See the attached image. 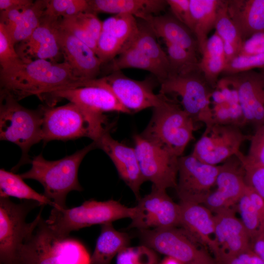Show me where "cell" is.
I'll use <instances>...</instances> for the list:
<instances>
[{"label":"cell","mask_w":264,"mask_h":264,"mask_svg":"<svg viewBox=\"0 0 264 264\" xmlns=\"http://www.w3.org/2000/svg\"><path fill=\"white\" fill-rule=\"evenodd\" d=\"M87 80L76 77L65 61H23L21 58L0 69V92L18 101L31 95H44L64 89L84 87Z\"/></svg>","instance_id":"obj_1"},{"label":"cell","mask_w":264,"mask_h":264,"mask_svg":"<svg viewBox=\"0 0 264 264\" xmlns=\"http://www.w3.org/2000/svg\"><path fill=\"white\" fill-rule=\"evenodd\" d=\"M96 148L97 144L93 141L72 154L53 161L47 160L40 154L31 160L30 169L20 176L23 179L39 182L44 188V195L54 202L55 208L66 209L67 194L83 190L78 181L79 168L85 155Z\"/></svg>","instance_id":"obj_2"},{"label":"cell","mask_w":264,"mask_h":264,"mask_svg":"<svg viewBox=\"0 0 264 264\" xmlns=\"http://www.w3.org/2000/svg\"><path fill=\"white\" fill-rule=\"evenodd\" d=\"M43 140L67 141L86 137L96 142L109 132L105 114L88 110L72 102L43 107Z\"/></svg>","instance_id":"obj_3"},{"label":"cell","mask_w":264,"mask_h":264,"mask_svg":"<svg viewBox=\"0 0 264 264\" xmlns=\"http://www.w3.org/2000/svg\"><path fill=\"white\" fill-rule=\"evenodd\" d=\"M195 129V122L180 104L166 96L153 108L151 119L140 135L179 157L194 138Z\"/></svg>","instance_id":"obj_4"},{"label":"cell","mask_w":264,"mask_h":264,"mask_svg":"<svg viewBox=\"0 0 264 264\" xmlns=\"http://www.w3.org/2000/svg\"><path fill=\"white\" fill-rule=\"evenodd\" d=\"M136 211V206L129 207L113 199L104 201L90 199L71 208H53L45 220L54 235L64 239L68 238L71 232L83 228L125 218L132 219Z\"/></svg>","instance_id":"obj_5"},{"label":"cell","mask_w":264,"mask_h":264,"mask_svg":"<svg viewBox=\"0 0 264 264\" xmlns=\"http://www.w3.org/2000/svg\"><path fill=\"white\" fill-rule=\"evenodd\" d=\"M43 107L36 110L25 108L11 96L0 92V139L16 144L22 152L12 170L30 163V149L43 140Z\"/></svg>","instance_id":"obj_6"},{"label":"cell","mask_w":264,"mask_h":264,"mask_svg":"<svg viewBox=\"0 0 264 264\" xmlns=\"http://www.w3.org/2000/svg\"><path fill=\"white\" fill-rule=\"evenodd\" d=\"M34 201L13 202L9 198L0 197V263L14 264L24 240L36 228L42 217V209L35 220L26 223L28 213L37 206Z\"/></svg>","instance_id":"obj_7"},{"label":"cell","mask_w":264,"mask_h":264,"mask_svg":"<svg viewBox=\"0 0 264 264\" xmlns=\"http://www.w3.org/2000/svg\"><path fill=\"white\" fill-rule=\"evenodd\" d=\"M160 93L179 96L180 105L195 123H213L211 95L213 91L199 70L169 75L160 83Z\"/></svg>","instance_id":"obj_8"},{"label":"cell","mask_w":264,"mask_h":264,"mask_svg":"<svg viewBox=\"0 0 264 264\" xmlns=\"http://www.w3.org/2000/svg\"><path fill=\"white\" fill-rule=\"evenodd\" d=\"M139 167L145 180L162 190L176 188L179 157L143 138L133 136Z\"/></svg>","instance_id":"obj_9"},{"label":"cell","mask_w":264,"mask_h":264,"mask_svg":"<svg viewBox=\"0 0 264 264\" xmlns=\"http://www.w3.org/2000/svg\"><path fill=\"white\" fill-rule=\"evenodd\" d=\"M88 86H100L110 90L131 113L159 105L166 95L155 94L153 83L130 78L121 70L111 72L100 78L90 80Z\"/></svg>","instance_id":"obj_10"},{"label":"cell","mask_w":264,"mask_h":264,"mask_svg":"<svg viewBox=\"0 0 264 264\" xmlns=\"http://www.w3.org/2000/svg\"><path fill=\"white\" fill-rule=\"evenodd\" d=\"M251 137L239 127L213 123L206 126L191 154L202 162L218 165L238 155L242 144Z\"/></svg>","instance_id":"obj_11"},{"label":"cell","mask_w":264,"mask_h":264,"mask_svg":"<svg viewBox=\"0 0 264 264\" xmlns=\"http://www.w3.org/2000/svg\"><path fill=\"white\" fill-rule=\"evenodd\" d=\"M140 230L144 245L184 264H216L208 254L196 246L185 232L175 227Z\"/></svg>","instance_id":"obj_12"},{"label":"cell","mask_w":264,"mask_h":264,"mask_svg":"<svg viewBox=\"0 0 264 264\" xmlns=\"http://www.w3.org/2000/svg\"><path fill=\"white\" fill-rule=\"evenodd\" d=\"M221 165L202 162L192 154L179 157L176 189L180 202L203 204L216 185Z\"/></svg>","instance_id":"obj_13"},{"label":"cell","mask_w":264,"mask_h":264,"mask_svg":"<svg viewBox=\"0 0 264 264\" xmlns=\"http://www.w3.org/2000/svg\"><path fill=\"white\" fill-rule=\"evenodd\" d=\"M129 228L140 230L175 227L180 225V207L166 190L152 186L151 192L141 198Z\"/></svg>","instance_id":"obj_14"},{"label":"cell","mask_w":264,"mask_h":264,"mask_svg":"<svg viewBox=\"0 0 264 264\" xmlns=\"http://www.w3.org/2000/svg\"><path fill=\"white\" fill-rule=\"evenodd\" d=\"M237 91L245 125L256 129L264 123V72L252 70L223 77Z\"/></svg>","instance_id":"obj_15"},{"label":"cell","mask_w":264,"mask_h":264,"mask_svg":"<svg viewBox=\"0 0 264 264\" xmlns=\"http://www.w3.org/2000/svg\"><path fill=\"white\" fill-rule=\"evenodd\" d=\"M48 106L53 107L57 100L66 99L91 112L104 114L115 111L131 112L124 107L108 89L100 86H85L56 90L43 95Z\"/></svg>","instance_id":"obj_16"},{"label":"cell","mask_w":264,"mask_h":264,"mask_svg":"<svg viewBox=\"0 0 264 264\" xmlns=\"http://www.w3.org/2000/svg\"><path fill=\"white\" fill-rule=\"evenodd\" d=\"M214 218L215 239L220 252L218 264L251 249L250 238L233 210H221L215 213Z\"/></svg>","instance_id":"obj_17"},{"label":"cell","mask_w":264,"mask_h":264,"mask_svg":"<svg viewBox=\"0 0 264 264\" xmlns=\"http://www.w3.org/2000/svg\"><path fill=\"white\" fill-rule=\"evenodd\" d=\"M61 240L54 235L41 217L18 252L14 264H61Z\"/></svg>","instance_id":"obj_18"},{"label":"cell","mask_w":264,"mask_h":264,"mask_svg":"<svg viewBox=\"0 0 264 264\" xmlns=\"http://www.w3.org/2000/svg\"><path fill=\"white\" fill-rule=\"evenodd\" d=\"M59 19L44 15L31 36L15 45L17 53L22 61L45 60L57 62L55 60L61 53L58 38Z\"/></svg>","instance_id":"obj_19"},{"label":"cell","mask_w":264,"mask_h":264,"mask_svg":"<svg viewBox=\"0 0 264 264\" xmlns=\"http://www.w3.org/2000/svg\"><path fill=\"white\" fill-rule=\"evenodd\" d=\"M95 142V141H94ZM113 163L120 178L131 189L137 200L145 180L142 176L135 149L113 138L109 132L95 142Z\"/></svg>","instance_id":"obj_20"},{"label":"cell","mask_w":264,"mask_h":264,"mask_svg":"<svg viewBox=\"0 0 264 264\" xmlns=\"http://www.w3.org/2000/svg\"><path fill=\"white\" fill-rule=\"evenodd\" d=\"M216 186V190L211 192L208 197L213 208L221 210L238 203L245 192L246 184L244 170L237 156H234L221 164Z\"/></svg>","instance_id":"obj_21"},{"label":"cell","mask_w":264,"mask_h":264,"mask_svg":"<svg viewBox=\"0 0 264 264\" xmlns=\"http://www.w3.org/2000/svg\"><path fill=\"white\" fill-rule=\"evenodd\" d=\"M58 38L64 61L69 65L74 75L86 80L96 78L103 64L95 52L59 24Z\"/></svg>","instance_id":"obj_22"},{"label":"cell","mask_w":264,"mask_h":264,"mask_svg":"<svg viewBox=\"0 0 264 264\" xmlns=\"http://www.w3.org/2000/svg\"><path fill=\"white\" fill-rule=\"evenodd\" d=\"M180 225L191 238L207 246L217 261L220 252L215 235L214 215L201 204L180 202Z\"/></svg>","instance_id":"obj_23"},{"label":"cell","mask_w":264,"mask_h":264,"mask_svg":"<svg viewBox=\"0 0 264 264\" xmlns=\"http://www.w3.org/2000/svg\"><path fill=\"white\" fill-rule=\"evenodd\" d=\"M228 12L242 41L264 32V0H227Z\"/></svg>","instance_id":"obj_24"},{"label":"cell","mask_w":264,"mask_h":264,"mask_svg":"<svg viewBox=\"0 0 264 264\" xmlns=\"http://www.w3.org/2000/svg\"><path fill=\"white\" fill-rule=\"evenodd\" d=\"M88 3L89 13L129 14L143 21L158 15L168 6L166 0H90Z\"/></svg>","instance_id":"obj_25"},{"label":"cell","mask_w":264,"mask_h":264,"mask_svg":"<svg viewBox=\"0 0 264 264\" xmlns=\"http://www.w3.org/2000/svg\"><path fill=\"white\" fill-rule=\"evenodd\" d=\"M144 21L150 26L156 37L196 54L198 45L194 33L173 16H151Z\"/></svg>","instance_id":"obj_26"},{"label":"cell","mask_w":264,"mask_h":264,"mask_svg":"<svg viewBox=\"0 0 264 264\" xmlns=\"http://www.w3.org/2000/svg\"><path fill=\"white\" fill-rule=\"evenodd\" d=\"M219 1L190 0L193 33L196 37L200 53L205 46L209 32L215 28Z\"/></svg>","instance_id":"obj_27"},{"label":"cell","mask_w":264,"mask_h":264,"mask_svg":"<svg viewBox=\"0 0 264 264\" xmlns=\"http://www.w3.org/2000/svg\"><path fill=\"white\" fill-rule=\"evenodd\" d=\"M129 243L128 234L115 229L112 223L102 225L90 264H110L113 257Z\"/></svg>","instance_id":"obj_28"},{"label":"cell","mask_w":264,"mask_h":264,"mask_svg":"<svg viewBox=\"0 0 264 264\" xmlns=\"http://www.w3.org/2000/svg\"><path fill=\"white\" fill-rule=\"evenodd\" d=\"M200 53L202 57L198 62V69L208 85L215 88L219 74L226 65L223 43L216 32L208 38Z\"/></svg>","instance_id":"obj_29"},{"label":"cell","mask_w":264,"mask_h":264,"mask_svg":"<svg viewBox=\"0 0 264 264\" xmlns=\"http://www.w3.org/2000/svg\"><path fill=\"white\" fill-rule=\"evenodd\" d=\"M130 68L149 71L159 83L168 76L166 72L137 48L126 44L118 56L110 62L109 69L113 72Z\"/></svg>","instance_id":"obj_30"},{"label":"cell","mask_w":264,"mask_h":264,"mask_svg":"<svg viewBox=\"0 0 264 264\" xmlns=\"http://www.w3.org/2000/svg\"><path fill=\"white\" fill-rule=\"evenodd\" d=\"M215 29L223 41L227 63L239 55L243 42L228 12L227 0L219 1Z\"/></svg>","instance_id":"obj_31"},{"label":"cell","mask_w":264,"mask_h":264,"mask_svg":"<svg viewBox=\"0 0 264 264\" xmlns=\"http://www.w3.org/2000/svg\"><path fill=\"white\" fill-rule=\"evenodd\" d=\"M20 175L3 169L0 170V197H13L20 199L34 201L41 206L55 204L44 194H41L27 185Z\"/></svg>","instance_id":"obj_32"},{"label":"cell","mask_w":264,"mask_h":264,"mask_svg":"<svg viewBox=\"0 0 264 264\" xmlns=\"http://www.w3.org/2000/svg\"><path fill=\"white\" fill-rule=\"evenodd\" d=\"M143 22L138 23L137 32L126 44L137 48L169 75V62L167 54L157 42L156 36L150 26L146 22Z\"/></svg>","instance_id":"obj_33"},{"label":"cell","mask_w":264,"mask_h":264,"mask_svg":"<svg viewBox=\"0 0 264 264\" xmlns=\"http://www.w3.org/2000/svg\"><path fill=\"white\" fill-rule=\"evenodd\" d=\"M48 0H37L22 11V18L10 34L15 45L28 39L40 24Z\"/></svg>","instance_id":"obj_34"},{"label":"cell","mask_w":264,"mask_h":264,"mask_svg":"<svg viewBox=\"0 0 264 264\" xmlns=\"http://www.w3.org/2000/svg\"><path fill=\"white\" fill-rule=\"evenodd\" d=\"M165 43L169 62L168 76L185 74L199 70V61L196 54L179 46Z\"/></svg>","instance_id":"obj_35"},{"label":"cell","mask_w":264,"mask_h":264,"mask_svg":"<svg viewBox=\"0 0 264 264\" xmlns=\"http://www.w3.org/2000/svg\"><path fill=\"white\" fill-rule=\"evenodd\" d=\"M248 153L243 154L241 152L236 155L243 167H264V123L256 129L250 139Z\"/></svg>","instance_id":"obj_36"},{"label":"cell","mask_w":264,"mask_h":264,"mask_svg":"<svg viewBox=\"0 0 264 264\" xmlns=\"http://www.w3.org/2000/svg\"><path fill=\"white\" fill-rule=\"evenodd\" d=\"M211 107L213 123L241 127L245 125L242 110L239 103L226 101Z\"/></svg>","instance_id":"obj_37"},{"label":"cell","mask_w":264,"mask_h":264,"mask_svg":"<svg viewBox=\"0 0 264 264\" xmlns=\"http://www.w3.org/2000/svg\"><path fill=\"white\" fill-rule=\"evenodd\" d=\"M116 264H158V256L155 251L144 244L127 246L117 255Z\"/></svg>","instance_id":"obj_38"},{"label":"cell","mask_w":264,"mask_h":264,"mask_svg":"<svg viewBox=\"0 0 264 264\" xmlns=\"http://www.w3.org/2000/svg\"><path fill=\"white\" fill-rule=\"evenodd\" d=\"M60 258L61 264H90L91 257L86 248L69 238L61 240Z\"/></svg>","instance_id":"obj_39"},{"label":"cell","mask_w":264,"mask_h":264,"mask_svg":"<svg viewBox=\"0 0 264 264\" xmlns=\"http://www.w3.org/2000/svg\"><path fill=\"white\" fill-rule=\"evenodd\" d=\"M237 203L242 222L250 238H255L261 234V223L256 209L245 191Z\"/></svg>","instance_id":"obj_40"},{"label":"cell","mask_w":264,"mask_h":264,"mask_svg":"<svg viewBox=\"0 0 264 264\" xmlns=\"http://www.w3.org/2000/svg\"><path fill=\"white\" fill-rule=\"evenodd\" d=\"M124 46L113 35L110 29H102L97 42L96 54L103 64L117 56Z\"/></svg>","instance_id":"obj_41"},{"label":"cell","mask_w":264,"mask_h":264,"mask_svg":"<svg viewBox=\"0 0 264 264\" xmlns=\"http://www.w3.org/2000/svg\"><path fill=\"white\" fill-rule=\"evenodd\" d=\"M115 16V20L110 30L113 35L125 45L137 32L138 22L136 18L131 15L117 14Z\"/></svg>","instance_id":"obj_42"},{"label":"cell","mask_w":264,"mask_h":264,"mask_svg":"<svg viewBox=\"0 0 264 264\" xmlns=\"http://www.w3.org/2000/svg\"><path fill=\"white\" fill-rule=\"evenodd\" d=\"M254 68L264 70V53L251 56H238L228 62L223 72L232 75Z\"/></svg>","instance_id":"obj_43"},{"label":"cell","mask_w":264,"mask_h":264,"mask_svg":"<svg viewBox=\"0 0 264 264\" xmlns=\"http://www.w3.org/2000/svg\"><path fill=\"white\" fill-rule=\"evenodd\" d=\"M59 26L75 36L90 47L96 53L97 41L75 16L60 18Z\"/></svg>","instance_id":"obj_44"},{"label":"cell","mask_w":264,"mask_h":264,"mask_svg":"<svg viewBox=\"0 0 264 264\" xmlns=\"http://www.w3.org/2000/svg\"><path fill=\"white\" fill-rule=\"evenodd\" d=\"M15 46V44L11 36L0 23V69L8 67L20 59Z\"/></svg>","instance_id":"obj_45"},{"label":"cell","mask_w":264,"mask_h":264,"mask_svg":"<svg viewBox=\"0 0 264 264\" xmlns=\"http://www.w3.org/2000/svg\"><path fill=\"white\" fill-rule=\"evenodd\" d=\"M173 16L193 32V21L190 8V0H166Z\"/></svg>","instance_id":"obj_46"},{"label":"cell","mask_w":264,"mask_h":264,"mask_svg":"<svg viewBox=\"0 0 264 264\" xmlns=\"http://www.w3.org/2000/svg\"><path fill=\"white\" fill-rule=\"evenodd\" d=\"M244 170L246 184L264 199V167L246 168Z\"/></svg>","instance_id":"obj_47"},{"label":"cell","mask_w":264,"mask_h":264,"mask_svg":"<svg viewBox=\"0 0 264 264\" xmlns=\"http://www.w3.org/2000/svg\"><path fill=\"white\" fill-rule=\"evenodd\" d=\"M264 53V32L257 33L243 41L238 56Z\"/></svg>","instance_id":"obj_48"},{"label":"cell","mask_w":264,"mask_h":264,"mask_svg":"<svg viewBox=\"0 0 264 264\" xmlns=\"http://www.w3.org/2000/svg\"><path fill=\"white\" fill-rule=\"evenodd\" d=\"M97 42L102 29V22L95 14L83 12L75 16Z\"/></svg>","instance_id":"obj_49"},{"label":"cell","mask_w":264,"mask_h":264,"mask_svg":"<svg viewBox=\"0 0 264 264\" xmlns=\"http://www.w3.org/2000/svg\"><path fill=\"white\" fill-rule=\"evenodd\" d=\"M22 10L12 9L0 11V23L10 34L20 22Z\"/></svg>","instance_id":"obj_50"},{"label":"cell","mask_w":264,"mask_h":264,"mask_svg":"<svg viewBox=\"0 0 264 264\" xmlns=\"http://www.w3.org/2000/svg\"><path fill=\"white\" fill-rule=\"evenodd\" d=\"M245 191L258 213L261 223V233H264V199L251 187L247 185Z\"/></svg>","instance_id":"obj_51"},{"label":"cell","mask_w":264,"mask_h":264,"mask_svg":"<svg viewBox=\"0 0 264 264\" xmlns=\"http://www.w3.org/2000/svg\"><path fill=\"white\" fill-rule=\"evenodd\" d=\"M33 2L32 0H0V10L16 9L23 10Z\"/></svg>","instance_id":"obj_52"},{"label":"cell","mask_w":264,"mask_h":264,"mask_svg":"<svg viewBox=\"0 0 264 264\" xmlns=\"http://www.w3.org/2000/svg\"><path fill=\"white\" fill-rule=\"evenodd\" d=\"M211 99L212 100V104H220L227 101L223 93L218 88L213 90Z\"/></svg>","instance_id":"obj_53"},{"label":"cell","mask_w":264,"mask_h":264,"mask_svg":"<svg viewBox=\"0 0 264 264\" xmlns=\"http://www.w3.org/2000/svg\"><path fill=\"white\" fill-rule=\"evenodd\" d=\"M158 264H184L179 260L171 257L166 256Z\"/></svg>","instance_id":"obj_54"},{"label":"cell","mask_w":264,"mask_h":264,"mask_svg":"<svg viewBox=\"0 0 264 264\" xmlns=\"http://www.w3.org/2000/svg\"><path fill=\"white\" fill-rule=\"evenodd\" d=\"M263 71H264V70H263Z\"/></svg>","instance_id":"obj_55"}]
</instances>
